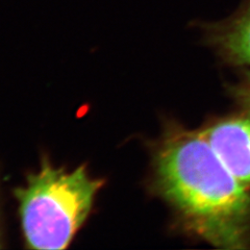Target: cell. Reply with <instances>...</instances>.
<instances>
[{"label": "cell", "mask_w": 250, "mask_h": 250, "mask_svg": "<svg viewBox=\"0 0 250 250\" xmlns=\"http://www.w3.org/2000/svg\"><path fill=\"white\" fill-rule=\"evenodd\" d=\"M153 185L186 228L221 249L250 248V192L201 130L169 125L153 151Z\"/></svg>", "instance_id": "obj_1"}, {"label": "cell", "mask_w": 250, "mask_h": 250, "mask_svg": "<svg viewBox=\"0 0 250 250\" xmlns=\"http://www.w3.org/2000/svg\"><path fill=\"white\" fill-rule=\"evenodd\" d=\"M103 179L92 178L85 166L72 172L44 160L14 194L19 203L21 228L31 249H65L91 212Z\"/></svg>", "instance_id": "obj_2"}, {"label": "cell", "mask_w": 250, "mask_h": 250, "mask_svg": "<svg viewBox=\"0 0 250 250\" xmlns=\"http://www.w3.org/2000/svg\"><path fill=\"white\" fill-rule=\"evenodd\" d=\"M200 130L231 173L250 187V113L225 117Z\"/></svg>", "instance_id": "obj_3"}, {"label": "cell", "mask_w": 250, "mask_h": 250, "mask_svg": "<svg viewBox=\"0 0 250 250\" xmlns=\"http://www.w3.org/2000/svg\"><path fill=\"white\" fill-rule=\"evenodd\" d=\"M203 37L225 62L250 66V0H241L229 17L202 25Z\"/></svg>", "instance_id": "obj_4"}, {"label": "cell", "mask_w": 250, "mask_h": 250, "mask_svg": "<svg viewBox=\"0 0 250 250\" xmlns=\"http://www.w3.org/2000/svg\"><path fill=\"white\" fill-rule=\"evenodd\" d=\"M230 92L244 112L250 113V71H245L241 80L234 83Z\"/></svg>", "instance_id": "obj_5"}, {"label": "cell", "mask_w": 250, "mask_h": 250, "mask_svg": "<svg viewBox=\"0 0 250 250\" xmlns=\"http://www.w3.org/2000/svg\"><path fill=\"white\" fill-rule=\"evenodd\" d=\"M1 242H2V240H1V230H0V247H1Z\"/></svg>", "instance_id": "obj_6"}]
</instances>
